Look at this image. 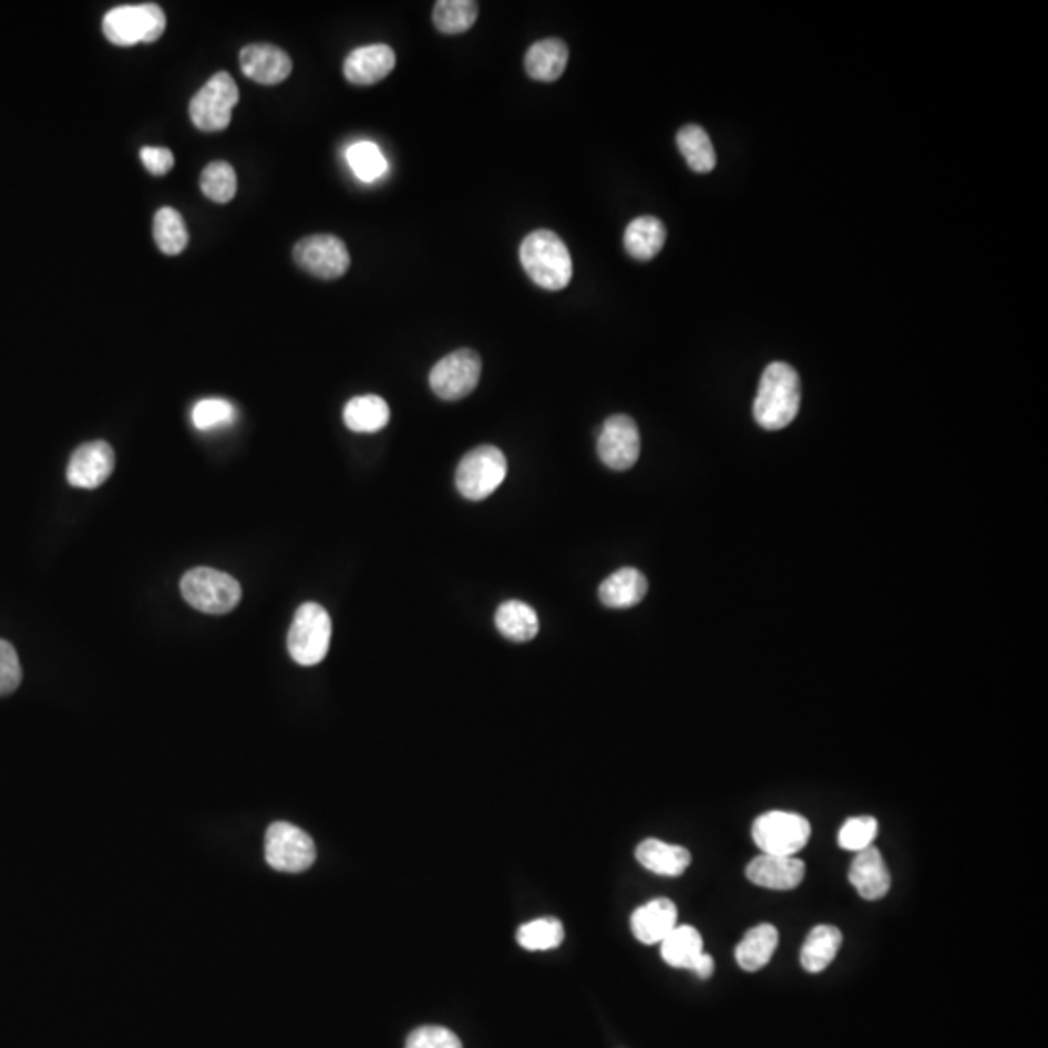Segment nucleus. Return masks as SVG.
Returning <instances> with one entry per match:
<instances>
[{
    "label": "nucleus",
    "mask_w": 1048,
    "mask_h": 1048,
    "mask_svg": "<svg viewBox=\"0 0 1048 1048\" xmlns=\"http://www.w3.org/2000/svg\"><path fill=\"white\" fill-rule=\"evenodd\" d=\"M800 377L797 369L774 361L767 366L759 381L758 397L753 402V418L763 430H784L791 425L800 410Z\"/></svg>",
    "instance_id": "obj_1"
},
{
    "label": "nucleus",
    "mask_w": 1048,
    "mask_h": 1048,
    "mask_svg": "<svg viewBox=\"0 0 1048 1048\" xmlns=\"http://www.w3.org/2000/svg\"><path fill=\"white\" fill-rule=\"evenodd\" d=\"M524 273L538 288L559 291L572 284L573 260L567 245L549 229L526 235L518 249Z\"/></svg>",
    "instance_id": "obj_2"
},
{
    "label": "nucleus",
    "mask_w": 1048,
    "mask_h": 1048,
    "mask_svg": "<svg viewBox=\"0 0 1048 1048\" xmlns=\"http://www.w3.org/2000/svg\"><path fill=\"white\" fill-rule=\"evenodd\" d=\"M181 593L193 608L212 616L234 610L242 600V585L232 575L210 567H195L185 573Z\"/></svg>",
    "instance_id": "obj_3"
},
{
    "label": "nucleus",
    "mask_w": 1048,
    "mask_h": 1048,
    "mask_svg": "<svg viewBox=\"0 0 1048 1048\" xmlns=\"http://www.w3.org/2000/svg\"><path fill=\"white\" fill-rule=\"evenodd\" d=\"M507 476V459L501 449L480 445L462 456L454 482L462 497L482 501L490 497Z\"/></svg>",
    "instance_id": "obj_4"
},
{
    "label": "nucleus",
    "mask_w": 1048,
    "mask_h": 1048,
    "mask_svg": "<svg viewBox=\"0 0 1048 1048\" xmlns=\"http://www.w3.org/2000/svg\"><path fill=\"white\" fill-rule=\"evenodd\" d=\"M165 32V14L154 2L119 7L103 18L105 38L119 48H131L136 43H154Z\"/></svg>",
    "instance_id": "obj_5"
},
{
    "label": "nucleus",
    "mask_w": 1048,
    "mask_h": 1048,
    "mask_svg": "<svg viewBox=\"0 0 1048 1048\" xmlns=\"http://www.w3.org/2000/svg\"><path fill=\"white\" fill-rule=\"evenodd\" d=\"M332 637V621L329 612L315 603L299 606L290 634H288V650L291 658L301 666H315L327 657Z\"/></svg>",
    "instance_id": "obj_6"
},
{
    "label": "nucleus",
    "mask_w": 1048,
    "mask_h": 1048,
    "mask_svg": "<svg viewBox=\"0 0 1048 1048\" xmlns=\"http://www.w3.org/2000/svg\"><path fill=\"white\" fill-rule=\"evenodd\" d=\"M237 102L239 90L235 80L227 72H218L191 100L188 115L203 133H219L232 123V111Z\"/></svg>",
    "instance_id": "obj_7"
},
{
    "label": "nucleus",
    "mask_w": 1048,
    "mask_h": 1048,
    "mask_svg": "<svg viewBox=\"0 0 1048 1048\" xmlns=\"http://www.w3.org/2000/svg\"><path fill=\"white\" fill-rule=\"evenodd\" d=\"M810 835L812 828L806 818L792 812H767L751 828L759 851L777 856H794L808 845Z\"/></svg>",
    "instance_id": "obj_8"
},
{
    "label": "nucleus",
    "mask_w": 1048,
    "mask_h": 1048,
    "mask_svg": "<svg viewBox=\"0 0 1048 1048\" xmlns=\"http://www.w3.org/2000/svg\"><path fill=\"white\" fill-rule=\"evenodd\" d=\"M265 859L278 872L299 874L314 866L317 849L306 831L288 822H276L267 830Z\"/></svg>",
    "instance_id": "obj_9"
},
{
    "label": "nucleus",
    "mask_w": 1048,
    "mask_h": 1048,
    "mask_svg": "<svg viewBox=\"0 0 1048 1048\" xmlns=\"http://www.w3.org/2000/svg\"><path fill=\"white\" fill-rule=\"evenodd\" d=\"M482 360L474 350L461 348L439 360L430 371L431 391L441 400L466 399L477 387Z\"/></svg>",
    "instance_id": "obj_10"
},
{
    "label": "nucleus",
    "mask_w": 1048,
    "mask_h": 1048,
    "mask_svg": "<svg viewBox=\"0 0 1048 1048\" xmlns=\"http://www.w3.org/2000/svg\"><path fill=\"white\" fill-rule=\"evenodd\" d=\"M294 260L307 275L321 280H337L350 268V253L335 235H309L294 247Z\"/></svg>",
    "instance_id": "obj_11"
},
{
    "label": "nucleus",
    "mask_w": 1048,
    "mask_h": 1048,
    "mask_svg": "<svg viewBox=\"0 0 1048 1048\" xmlns=\"http://www.w3.org/2000/svg\"><path fill=\"white\" fill-rule=\"evenodd\" d=\"M598 456L612 470L634 466L641 454V435L637 423L626 414L610 415L598 435Z\"/></svg>",
    "instance_id": "obj_12"
},
{
    "label": "nucleus",
    "mask_w": 1048,
    "mask_h": 1048,
    "mask_svg": "<svg viewBox=\"0 0 1048 1048\" xmlns=\"http://www.w3.org/2000/svg\"><path fill=\"white\" fill-rule=\"evenodd\" d=\"M115 469V453L110 443L92 441L80 445L69 461L66 480L80 490H95Z\"/></svg>",
    "instance_id": "obj_13"
},
{
    "label": "nucleus",
    "mask_w": 1048,
    "mask_h": 1048,
    "mask_svg": "<svg viewBox=\"0 0 1048 1048\" xmlns=\"http://www.w3.org/2000/svg\"><path fill=\"white\" fill-rule=\"evenodd\" d=\"M239 64L247 79L255 80L263 86L280 84L290 76L294 69L290 55L270 43H253L243 48Z\"/></svg>",
    "instance_id": "obj_14"
},
{
    "label": "nucleus",
    "mask_w": 1048,
    "mask_h": 1048,
    "mask_svg": "<svg viewBox=\"0 0 1048 1048\" xmlns=\"http://www.w3.org/2000/svg\"><path fill=\"white\" fill-rule=\"evenodd\" d=\"M806 874L804 862L799 861L797 856H777V854H761L758 859L750 862L746 869V876L751 884L767 890H794L802 884Z\"/></svg>",
    "instance_id": "obj_15"
},
{
    "label": "nucleus",
    "mask_w": 1048,
    "mask_h": 1048,
    "mask_svg": "<svg viewBox=\"0 0 1048 1048\" xmlns=\"http://www.w3.org/2000/svg\"><path fill=\"white\" fill-rule=\"evenodd\" d=\"M397 64V55L389 45L373 43L366 48L353 49L346 56L345 76L353 86H373L387 79Z\"/></svg>",
    "instance_id": "obj_16"
},
{
    "label": "nucleus",
    "mask_w": 1048,
    "mask_h": 1048,
    "mask_svg": "<svg viewBox=\"0 0 1048 1048\" xmlns=\"http://www.w3.org/2000/svg\"><path fill=\"white\" fill-rule=\"evenodd\" d=\"M849 880L856 887V892L861 893V897L869 901L882 900L892 887V877L882 859V853L874 845L856 853L851 864Z\"/></svg>",
    "instance_id": "obj_17"
},
{
    "label": "nucleus",
    "mask_w": 1048,
    "mask_h": 1048,
    "mask_svg": "<svg viewBox=\"0 0 1048 1048\" xmlns=\"http://www.w3.org/2000/svg\"><path fill=\"white\" fill-rule=\"evenodd\" d=\"M678 926V908L670 900H653L631 915V931L641 944L653 946Z\"/></svg>",
    "instance_id": "obj_18"
},
{
    "label": "nucleus",
    "mask_w": 1048,
    "mask_h": 1048,
    "mask_svg": "<svg viewBox=\"0 0 1048 1048\" xmlns=\"http://www.w3.org/2000/svg\"><path fill=\"white\" fill-rule=\"evenodd\" d=\"M569 61V49L564 41L549 38L536 41L524 55V71L538 82H556L562 79Z\"/></svg>",
    "instance_id": "obj_19"
},
{
    "label": "nucleus",
    "mask_w": 1048,
    "mask_h": 1048,
    "mask_svg": "<svg viewBox=\"0 0 1048 1048\" xmlns=\"http://www.w3.org/2000/svg\"><path fill=\"white\" fill-rule=\"evenodd\" d=\"M649 590L647 577L639 569L624 567L612 573L598 588V596L608 608H631L641 603Z\"/></svg>",
    "instance_id": "obj_20"
},
{
    "label": "nucleus",
    "mask_w": 1048,
    "mask_h": 1048,
    "mask_svg": "<svg viewBox=\"0 0 1048 1048\" xmlns=\"http://www.w3.org/2000/svg\"><path fill=\"white\" fill-rule=\"evenodd\" d=\"M643 869L658 876H681L691 862V854L684 846L670 845L658 839H647L635 851Z\"/></svg>",
    "instance_id": "obj_21"
},
{
    "label": "nucleus",
    "mask_w": 1048,
    "mask_h": 1048,
    "mask_svg": "<svg viewBox=\"0 0 1048 1048\" xmlns=\"http://www.w3.org/2000/svg\"><path fill=\"white\" fill-rule=\"evenodd\" d=\"M779 946V932L773 924H758L736 946V962L743 970L763 969Z\"/></svg>",
    "instance_id": "obj_22"
},
{
    "label": "nucleus",
    "mask_w": 1048,
    "mask_h": 1048,
    "mask_svg": "<svg viewBox=\"0 0 1048 1048\" xmlns=\"http://www.w3.org/2000/svg\"><path fill=\"white\" fill-rule=\"evenodd\" d=\"M666 242V227L655 216L635 218L624 234V247L629 257L637 260H650L662 250Z\"/></svg>",
    "instance_id": "obj_23"
},
{
    "label": "nucleus",
    "mask_w": 1048,
    "mask_h": 1048,
    "mask_svg": "<svg viewBox=\"0 0 1048 1048\" xmlns=\"http://www.w3.org/2000/svg\"><path fill=\"white\" fill-rule=\"evenodd\" d=\"M495 626L508 641L528 643L538 635V614L521 600H507L495 612Z\"/></svg>",
    "instance_id": "obj_24"
},
{
    "label": "nucleus",
    "mask_w": 1048,
    "mask_h": 1048,
    "mask_svg": "<svg viewBox=\"0 0 1048 1048\" xmlns=\"http://www.w3.org/2000/svg\"><path fill=\"white\" fill-rule=\"evenodd\" d=\"M841 944H843V934L839 928L830 924L815 926L814 931L808 934L802 954H800L802 967L808 973H822L835 959Z\"/></svg>",
    "instance_id": "obj_25"
},
{
    "label": "nucleus",
    "mask_w": 1048,
    "mask_h": 1048,
    "mask_svg": "<svg viewBox=\"0 0 1048 1048\" xmlns=\"http://www.w3.org/2000/svg\"><path fill=\"white\" fill-rule=\"evenodd\" d=\"M660 954L670 967L691 970L697 959L705 954L703 938L693 926H676L660 942Z\"/></svg>",
    "instance_id": "obj_26"
},
{
    "label": "nucleus",
    "mask_w": 1048,
    "mask_h": 1048,
    "mask_svg": "<svg viewBox=\"0 0 1048 1048\" xmlns=\"http://www.w3.org/2000/svg\"><path fill=\"white\" fill-rule=\"evenodd\" d=\"M391 420V408L377 394H363L345 408V423L356 433H376Z\"/></svg>",
    "instance_id": "obj_27"
},
{
    "label": "nucleus",
    "mask_w": 1048,
    "mask_h": 1048,
    "mask_svg": "<svg viewBox=\"0 0 1048 1048\" xmlns=\"http://www.w3.org/2000/svg\"><path fill=\"white\" fill-rule=\"evenodd\" d=\"M676 144L681 156L686 157L689 167L696 173H709L717 165V154L712 148L709 134L699 125H686L678 131Z\"/></svg>",
    "instance_id": "obj_28"
},
{
    "label": "nucleus",
    "mask_w": 1048,
    "mask_h": 1048,
    "mask_svg": "<svg viewBox=\"0 0 1048 1048\" xmlns=\"http://www.w3.org/2000/svg\"><path fill=\"white\" fill-rule=\"evenodd\" d=\"M477 12L474 0H439L433 7V24L441 33L459 35L476 24Z\"/></svg>",
    "instance_id": "obj_29"
},
{
    "label": "nucleus",
    "mask_w": 1048,
    "mask_h": 1048,
    "mask_svg": "<svg viewBox=\"0 0 1048 1048\" xmlns=\"http://www.w3.org/2000/svg\"><path fill=\"white\" fill-rule=\"evenodd\" d=\"M154 239H156L157 249L164 255L175 257L187 249L188 232L185 226V219L179 212L173 208H160L154 216Z\"/></svg>",
    "instance_id": "obj_30"
},
{
    "label": "nucleus",
    "mask_w": 1048,
    "mask_h": 1048,
    "mask_svg": "<svg viewBox=\"0 0 1048 1048\" xmlns=\"http://www.w3.org/2000/svg\"><path fill=\"white\" fill-rule=\"evenodd\" d=\"M564 924L559 923L557 918H552V916L531 921V923L523 924L516 931L518 946L528 949V952L554 949L564 942Z\"/></svg>",
    "instance_id": "obj_31"
},
{
    "label": "nucleus",
    "mask_w": 1048,
    "mask_h": 1048,
    "mask_svg": "<svg viewBox=\"0 0 1048 1048\" xmlns=\"http://www.w3.org/2000/svg\"><path fill=\"white\" fill-rule=\"evenodd\" d=\"M201 188L204 196L214 203H229L237 193V175L234 167L226 162H212L206 165L201 175Z\"/></svg>",
    "instance_id": "obj_32"
},
{
    "label": "nucleus",
    "mask_w": 1048,
    "mask_h": 1048,
    "mask_svg": "<svg viewBox=\"0 0 1048 1048\" xmlns=\"http://www.w3.org/2000/svg\"><path fill=\"white\" fill-rule=\"evenodd\" d=\"M348 164L358 179L371 183L387 173V160L383 152L373 142H358L348 150Z\"/></svg>",
    "instance_id": "obj_33"
},
{
    "label": "nucleus",
    "mask_w": 1048,
    "mask_h": 1048,
    "mask_svg": "<svg viewBox=\"0 0 1048 1048\" xmlns=\"http://www.w3.org/2000/svg\"><path fill=\"white\" fill-rule=\"evenodd\" d=\"M877 835V822L870 815L864 818H851L846 820L845 825L839 831V845L845 851L861 853L874 843Z\"/></svg>",
    "instance_id": "obj_34"
},
{
    "label": "nucleus",
    "mask_w": 1048,
    "mask_h": 1048,
    "mask_svg": "<svg viewBox=\"0 0 1048 1048\" xmlns=\"http://www.w3.org/2000/svg\"><path fill=\"white\" fill-rule=\"evenodd\" d=\"M235 408L222 399H204L193 408V423L196 430L208 431L234 422Z\"/></svg>",
    "instance_id": "obj_35"
},
{
    "label": "nucleus",
    "mask_w": 1048,
    "mask_h": 1048,
    "mask_svg": "<svg viewBox=\"0 0 1048 1048\" xmlns=\"http://www.w3.org/2000/svg\"><path fill=\"white\" fill-rule=\"evenodd\" d=\"M407 1048H462V1042L451 1029L439 1025H425L410 1032Z\"/></svg>",
    "instance_id": "obj_36"
},
{
    "label": "nucleus",
    "mask_w": 1048,
    "mask_h": 1048,
    "mask_svg": "<svg viewBox=\"0 0 1048 1048\" xmlns=\"http://www.w3.org/2000/svg\"><path fill=\"white\" fill-rule=\"evenodd\" d=\"M22 681V666L18 653L9 641L0 639V696L17 691Z\"/></svg>",
    "instance_id": "obj_37"
},
{
    "label": "nucleus",
    "mask_w": 1048,
    "mask_h": 1048,
    "mask_svg": "<svg viewBox=\"0 0 1048 1048\" xmlns=\"http://www.w3.org/2000/svg\"><path fill=\"white\" fill-rule=\"evenodd\" d=\"M141 160L144 167L156 177L167 175L175 165L173 152L167 148H150V146H146V148L141 150Z\"/></svg>",
    "instance_id": "obj_38"
},
{
    "label": "nucleus",
    "mask_w": 1048,
    "mask_h": 1048,
    "mask_svg": "<svg viewBox=\"0 0 1048 1048\" xmlns=\"http://www.w3.org/2000/svg\"><path fill=\"white\" fill-rule=\"evenodd\" d=\"M691 970L696 973L697 977L709 978L712 975V970H715V959H712L711 955L703 954L697 959Z\"/></svg>",
    "instance_id": "obj_39"
}]
</instances>
